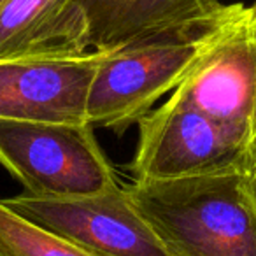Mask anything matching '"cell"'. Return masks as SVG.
<instances>
[{
    "label": "cell",
    "mask_w": 256,
    "mask_h": 256,
    "mask_svg": "<svg viewBox=\"0 0 256 256\" xmlns=\"http://www.w3.org/2000/svg\"><path fill=\"white\" fill-rule=\"evenodd\" d=\"M126 192L168 256H256L248 172L132 181Z\"/></svg>",
    "instance_id": "1"
},
{
    "label": "cell",
    "mask_w": 256,
    "mask_h": 256,
    "mask_svg": "<svg viewBox=\"0 0 256 256\" xmlns=\"http://www.w3.org/2000/svg\"><path fill=\"white\" fill-rule=\"evenodd\" d=\"M238 6L232 4L223 18L196 32L164 36L100 51L86 107L90 123L116 136H123L139 123L153 110L156 100L178 88L214 32Z\"/></svg>",
    "instance_id": "2"
},
{
    "label": "cell",
    "mask_w": 256,
    "mask_h": 256,
    "mask_svg": "<svg viewBox=\"0 0 256 256\" xmlns=\"http://www.w3.org/2000/svg\"><path fill=\"white\" fill-rule=\"evenodd\" d=\"M136 153L128 164L134 181H176L198 176L248 172L256 167V139L188 104L168 96L137 123Z\"/></svg>",
    "instance_id": "3"
},
{
    "label": "cell",
    "mask_w": 256,
    "mask_h": 256,
    "mask_svg": "<svg viewBox=\"0 0 256 256\" xmlns=\"http://www.w3.org/2000/svg\"><path fill=\"white\" fill-rule=\"evenodd\" d=\"M0 165L36 196L72 198L121 186L92 123L0 120Z\"/></svg>",
    "instance_id": "4"
},
{
    "label": "cell",
    "mask_w": 256,
    "mask_h": 256,
    "mask_svg": "<svg viewBox=\"0 0 256 256\" xmlns=\"http://www.w3.org/2000/svg\"><path fill=\"white\" fill-rule=\"evenodd\" d=\"M0 200L22 218L93 256H168L123 184L72 198L25 192Z\"/></svg>",
    "instance_id": "5"
},
{
    "label": "cell",
    "mask_w": 256,
    "mask_h": 256,
    "mask_svg": "<svg viewBox=\"0 0 256 256\" xmlns=\"http://www.w3.org/2000/svg\"><path fill=\"white\" fill-rule=\"evenodd\" d=\"M170 96L256 139V18L251 8L240 4L221 23Z\"/></svg>",
    "instance_id": "6"
},
{
    "label": "cell",
    "mask_w": 256,
    "mask_h": 256,
    "mask_svg": "<svg viewBox=\"0 0 256 256\" xmlns=\"http://www.w3.org/2000/svg\"><path fill=\"white\" fill-rule=\"evenodd\" d=\"M100 51L74 58L0 60V120L90 123V86Z\"/></svg>",
    "instance_id": "7"
},
{
    "label": "cell",
    "mask_w": 256,
    "mask_h": 256,
    "mask_svg": "<svg viewBox=\"0 0 256 256\" xmlns=\"http://www.w3.org/2000/svg\"><path fill=\"white\" fill-rule=\"evenodd\" d=\"M88 16L92 51H110L134 42L212 25L230 6L221 0H81Z\"/></svg>",
    "instance_id": "8"
},
{
    "label": "cell",
    "mask_w": 256,
    "mask_h": 256,
    "mask_svg": "<svg viewBox=\"0 0 256 256\" xmlns=\"http://www.w3.org/2000/svg\"><path fill=\"white\" fill-rule=\"evenodd\" d=\"M90 50L81 0H6L0 8V60L74 58Z\"/></svg>",
    "instance_id": "9"
},
{
    "label": "cell",
    "mask_w": 256,
    "mask_h": 256,
    "mask_svg": "<svg viewBox=\"0 0 256 256\" xmlns=\"http://www.w3.org/2000/svg\"><path fill=\"white\" fill-rule=\"evenodd\" d=\"M0 256H93L25 220L0 200Z\"/></svg>",
    "instance_id": "10"
},
{
    "label": "cell",
    "mask_w": 256,
    "mask_h": 256,
    "mask_svg": "<svg viewBox=\"0 0 256 256\" xmlns=\"http://www.w3.org/2000/svg\"><path fill=\"white\" fill-rule=\"evenodd\" d=\"M251 182H252V193H254V198H256V167L251 174Z\"/></svg>",
    "instance_id": "11"
},
{
    "label": "cell",
    "mask_w": 256,
    "mask_h": 256,
    "mask_svg": "<svg viewBox=\"0 0 256 256\" xmlns=\"http://www.w3.org/2000/svg\"><path fill=\"white\" fill-rule=\"evenodd\" d=\"M251 9H252V14H254V18H256V2H254V6H251Z\"/></svg>",
    "instance_id": "12"
},
{
    "label": "cell",
    "mask_w": 256,
    "mask_h": 256,
    "mask_svg": "<svg viewBox=\"0 0 256 256\" xmlns=\"http://www.w3.org/2000/svg\"><path fill=\"white\" fill-rule=\"evenodd\" d=\"M4 2H6V0H0V8H2V4H4Z\"/></svg>",
    "instance_id": "13"
}]
</instances>
